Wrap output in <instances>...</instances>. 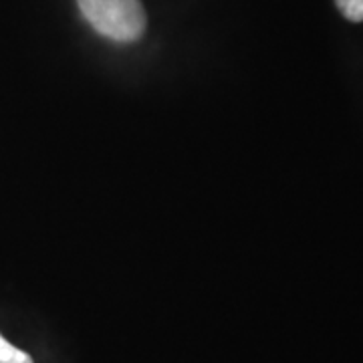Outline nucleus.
Listing matches in <instances>:
<instances>
[{"label": "nucleus", "mask_w": 363, "mask_h": 363, "mask_svg": "<svg viewBox=\"0 0 363 363\" xmlns=\"http://www.w3.org/2000/svg\"><path fill=\"white\" fill-rule=\"evenodd\" d=\"M0 363H33V357L18 347L11 345L0 335Z\"/></svg>", "instance_id": "f03ea898"}, {"label": "nucleus", "mask_w": 363, "mask_h": 363, "mask_svg": "<svg viewBox=\"0 0 363 363\" xmlns=\"http://www.w3.org/2000/svg\"><path fill=\"white\" fill-rule=\"evenodd\" d=\"M79 11L99 35L116 43H133L145 30L140 0H77Z\"/></svg>", "instance_id": "f257e3e1"}, {"label": "nucleus", "mask_w": 363, "mask_h": 363, "mask_svg": "<svg viewBox=\"0 0 363 363\" xmlns=\"http://www.w3.org/2000/svg\"><path fill=\"white\" fill-rule=\"evenodd\" d=\"M339 13L351 23H363V0H335Z\"/></svg>", "instance_id": "7ed1b4c3"}]
</instances>
